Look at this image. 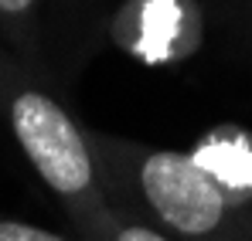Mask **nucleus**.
<instances>
[{"instance_id": "nucleus-4", "label": "nucleus", "mask_w": 252, "mask_h": 241, "mask_svg": "<svg viewBox=\"0 0 252 241\" xmlns=\"http://www.w3.org/2000/svg\"><path fill=\"white\" fill-rule=\"evenodd\" d=\"M0 241H79V238H68V235L48 231L41 224H31V221L3 217V214H0Z\"/></svg>"}, {"instance_id": "nucleus-2", "label": "nucleus", "mask_w": 252, "mask_h": 241, "mask_svg": "<svg viewBox=\"0 0 252 241\" xmlns=\"http://www.w3.org/2000/svg\"><path fill=\"white\" fill-rule=\"evenodd\" d=\"M0 119L7 122L17 150L38 173L48 194L75 224L79 241H99L116 207L109 204L99 163L89 146L85 126L68 106L48 92L28 68L0 51Z\"/></svg>"}, {"instance_id": "nucleus-5", "label": "nucleus", "mask_w": 252, "mask_h": 241, "mask_svg": "<svg viewBox=\"0 0 252 241\" xmlns=\"http://www.w3.org/2000/svg\"><path fill=\"white\" fill-rule=\"evenodd\" d=\"M38 10V0H0V27H24Z\"/></svg>"}, {"instance_id": "nucleus-1", "label": "nucleus", "mask_w": 252, "mask_h": 241, "mask_svg": "<svg viewBox=\"0 0 252 241\" xmlns=\"http://www.w3.org/2000/svg\"><path fill=\"white\" fill-rule=\"evenodd\" d=\"M109 204L174 241H246L252 201L228 190L194 153L89 129Z\"/></svg>"}, {"instance_id": "nucleus-3", "label": "nucleus", "mask_w": 252, "mask_h": 241, "mask_svg": "<svg viewBox=\"0 0 252 241\" xmlns=\"http://www.w3.org/2000/svg\"><path fill=\"white\" fill-rule=\"evenodd\" d=\"M99 241H174V238H167L164 231H157V228H150V224L129 217L123 211H116Z\"/></svg>"}, {"instance_id": "nucleus-6", "label": "nucleus", "mask_w": 252, "mask_h": 241, "mask_svg": "<svg viewBox=\"0 0 252 241\" xmlns=\"http://www.w3.org/2000/svg\"><path fill=\"white\" fill-rule=\"evenodd\" d=\"M246 241H252V211H249V217H246Z\"/></svg>"}]
</instances>
